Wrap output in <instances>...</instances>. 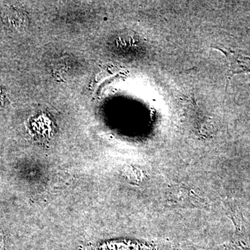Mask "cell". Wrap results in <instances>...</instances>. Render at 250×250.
Segmentation results:
<instances>
[{"instance_id": "cell-1", "label": "cell", "mask_w": 250, "mask_h": 250, "mask_svg": "<svg viewBox=\"0 0 250 250\" xmlns=\"http://www.w3.org/2000/svg\"><path fill=\"white\" fill-rule=\"evenodd\" d=\"M212 48L220 51L226 57L228 62L227 86L231 77L242 73H250V53L241 49H232L213 46Z\"/></svg>"}, {"instance_id": "cell-2", "label": "cell", "mask_w": 250, "mask_h": 250, "mask_svg": "<svg viewBox=\"0 0 250 250\" xmlns=\"http://www.w3.org/2000/svg\"><path fill=\"white\" fill-rule=\"evenodd\" d=\"M230 217L234 223L235 232L225 246L226 250H250V232L246 222L238 210L231 209Z\"/></svg>"}]
</instances>
